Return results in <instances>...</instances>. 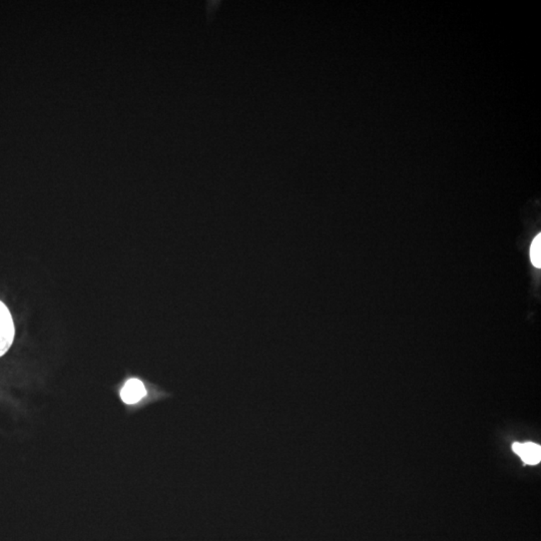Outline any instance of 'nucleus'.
Instances as JSON below:
<instances>
[{"instance_id":"obj_2","label":"nucleus","mask_w":541,"mask_h":541,"mask_svg":"<svg viewBox=\"0 0 541 541\" xmlns=\"http://www.w3.org/2000/svg\"><path fill=\"white\" fill-rule=\"evenodd\" d=\"M512 449L519 455L525 464L529 465H535L540 463L541 448L540 445L526 442V443H514L512 445Z\"/></svg>"},{"instance_id":"obj_1","label":"nucleus","mask_w":541,"mask_h":541,"mask_svg":"<svg viewBox=\"0 0 541 541\" xmlns=\"http://www.w3.org/2000/svg\"><path fill=\"white\" fill-rule=\"evenodd\" d=\"M14 338V325L11 312L0 302V356L6 354Z\"/></svg>"},{"instance_id":"obj_4","label":"nucleus","mask_w":541,"mask_h":541,"mask_svg":"<svg viewBox=\"0 0 541 541\" xmlns=\"http://www.w3.org/2000/svg\"><path fill=\"white\" fill-rule=\"evenodd\" d=\"M530 259L533 266L541 268V235L540 234L533 240L530 248Z\"/></svg>"},{"instance_id":"obj_3","label":"nucleus","mask_w":541,"mask_h":541,"mask_svg":"<svg viewBox=\"0 0 541 541\" xmlns=\"http://www.w3.org/2000/svg\"><path fill=\"white\" fill-rule=\"evenodd\" d=\"M146 391L143 382L138 379H131L127 382L120 392L122 401L127 404H134L146 396Z\"/></svg>"}]
</instances>
